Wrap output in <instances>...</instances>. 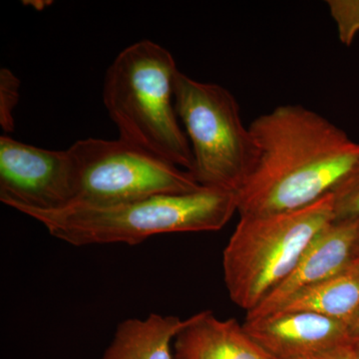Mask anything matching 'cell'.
<instances>
[{
    "instance_id": "7a4b0ae2",
    "label": "cell",
    "mask_w": 359,
    "mask_h": 359,
    "mask_svg": "<svg viewBox=\"0 0 359 359\" xmlns=\"http://www.w3.org/2000/svg\"><path fill=\"white\" fill-rule=\"evenodd\" d=\"M238 212L237 195L205 188L153 196L109 207L69 205L55 211L22 210L52 237L75 247L136 245L154 236L219 231Z\"/></svg>"
},
{
    "instance_id": "2e32d148",
    "label": "cell",
    "mask_w": 359,
    "mask_h": 359,
    "mask_svg": "<svg viewBox=\"0 0 359 359\" xmlns=\"http://www.w3.org/2000/svg\"><path fill=\"white\" fill-rule=\"evenodd\" d=\"M297 359H359V334H349L321 353Z\"/></svg>"
},
{
    "instance_id": "7c38bea8",
    "label": "cell",
    "mask_w": 359,
    "mask_h": 359,
    "mask_svg": "<svg viewBox=\"0 0 359 359\" xmlns=\"http://www.w3.org/2000/svg\"><path fill=\"white\" fill-rule=\"evenodd\" d=\"M359 309V261L301 290L276 311H311L348 321Z\"/></svg>"
},
{
    "instance_id": "52a82bcc",
    "label": "cell",
    "mask_w": 359,
    "mask_h": 359,
    "mask_svg": "<svg viewBox=\"0 0 359 359\" xmlns=\"http://www.w3.org/2000/svg\"><path fill=\"white\" fill-rule=\"evenodd\" d=\"M76 173L69 150H49L0 137V201L18 212L72 205Z\"/></svg>"
},
{
    "instance_id": "3957f363",
    "label": "cell",
    "mask_w": 359,
    "mask_h": 359,
    "mask_svg": "<svg viewBox=\"0 0 359 359\" xmlns=\"http://www.w3.org/2000/svg\"><path fill=\"white\" fill-rule=\"evenodd\" d=\"M178 71L165 47L135 42L106 71L103 102L119 139L191 173L192 150L175 108Z\"/></svg>"
},
{
    "instance_id": "5b68a950",
    "label": "cell",
    "mask_w": 359,
    "mask_h": 359,
    "mask_svg": "<svg viewBox=\"0 0 359 359\" xmlns=\"http://www.w3.org/2000/svg\"><path fill=\"white\" fill-rule=\"evenodd\" d=\"M175 108L192 150L191 174L205 188L237 194L249 172L252 141L228 89L205 83L178 71Z\"/></svg>"
},
{
    "instance_id": "8fae6325",
    "label": "cell",
    "mask_w": 359,
    "mask_h": 359,
    "mask_svg": "<svg viewBox=\"0 0 359 359\" xmlns=\"http://www.w3.org/2000/svg\"><path fill=\"white\" fill-rule=\"evenodd\" d=\"M186 323L178 316L158 313L127 318L118 325L101 359H174L172 344Z\"/></svg>"
},
{
    "instance_id": "277c9868",
    "label": "cell",
    "mask_w": 359,
    "mask_h": 359,
    "mask_svg": "<svg viewBox=\"0 0 359 359\" xmlns=\"http://www.w3.org/2000/svg\"><path fill=\"white\" fill-rule=\"evenodd\" d=\"M334 219L332 194L301 209L240 217L223 252L231 301L254 311L292 273L314 236Z\"/></svg>"
},
{
    "instance_id": "8992f818",
    "label": "cell",
    "mask_w": 359,
    "mask_h": 359,
    "mask_svg": "<svg viewBox=\"0 0 359 359\" xmlns=\"http://www.w3.org/2000/svg\"><path fill=\"white\" fill-rule=\"evenodd\" d=\"M68 150L76 173L70 205L109 207L202 188L190 172L121 139H82Z\"/></svg>"
},
{
    "instance_id": "ba28073f",
    "label": "cell",
    "mask_w": 359,
    "mask_h": 359,
    "mask_svg": "<svg viewBox=\"0 0 359 359\" xmlns=\"http://www.w3.org/2000/svg\"><path fill=\"white\" fill-rule=\"evenodd\" d=\"M358 237L359 219H332L314 236L287 278L245 320L276 313L297 292L346 268L355 257Z\"/></svg>"
},
{
    "instance_id": "ac0fdd59",
    "label": "cell",
    "mask_w": 359,
    "mask_h": 359,
    "mask_svg": "<svg viewBox=\"0 0 359 359\" xmlns=\"http://www.w3.org/2000/svg\"><path fill=\"white\" fill-rule=\"evenodd\" d=\"M22 4H27V6H32L36 11H43L45 7L51 6L53 2L45 1V0H29V1H22Z\"/></svg>"
},
{
    "instance_id": "5bb4252c",
    "label": "cell",
    "mask_w": 359,
    "mask_h": 359,
    "mask_svg": "<svg viewBox=\"0 0 359 359\" xmlns=\"http://www.w3.org/2000/svg\"><path fill=\"white\" fill-rule=\"evenodd\" d=\"M327 4L337 23L340 42L351 46L359 32V0H330Z\"/></svg>"
},
{
    "instance_id": "d6986e66",
    "label": "cell",
    "mask_w": 359,
    "mask_h": 359,
    "mask_svg": "<svg viewBox=\"0 0 359 359\" xmlns=\"http://www.w3.org/2000/svg\"><path fill=\"white\" fill-rule=\"evenodd\" d=\"M354 259H358V261H359V237L358 241V245H356L355 257H354Z\"/></svg>"
},
{
    "instance_id": "4fadbf2b",
    "label": "cell",
    "mask_w": 359,
    "mask_h": 359,
    "mask_svg": "<svg viewBox=\"0 0 359 359\" xmlns=\"http://www.w3.org/2000/svg\"><path fill=\"white\" fill-rule=\"evenodd\" d=\"M330 194L334 219H359V159Z\"/></svg>"
},
{
    "instance_id": "e0dca14e",
    "label": "cell",
    "mask_w": 359,
    "mask_h": 359,
    "mask_svg": "<svg viewBox=\"0 0 359 359\" xmlns=\"http://www.w3.org/2000/svg\"><path fill=\"white\" fill-rule=\"evenodd\" d=\"M349 332L351 334H359V309L356 313L351 316V320L347 321Z\"/></svg>"
},
{
    "instance_id": "30bf717a",
    "label": "cell",
    "mask_w": 359,
    "mask_h": 359,
    "mask_svg": "<svg viewBox=\"0 0 359 359\" xmlns=\"http://www.w3.org/2000/svg\"><path fill=\"white\" fill-rule=\"evenodd\" d=\"M174 359H271L238 320H219L212 311L187 318L174 341Z\"/></svg>"
},
{
    "instance_id": "6da1fadb",
    "label": "cell",
    "mask_w": 359,
    "mask_h": 359,
    "mask_svg": "<svg viewBox=\"0 0 359 359\" xmlns=\"http://www.w3.org/2000/svg\"><path fill=\"white\" fill-rule=\"evenodd\" d=\"M249 130L252 163L236 194L240 217L313 204L332 193L359 159L358 143L304 106H278Z\"/></svg>"
},
{
    "instance_id": "9c48e42d",
    "label": "cell",
    "mask_w": 359,
    "mask_h": 359,
    "mask_svg": "<svg viewBox=\"0 0 359 359\" xmlns=\"http://www.w3.org/2000/svg\"><path fill=\"white\" fill-rule=\"evenodd\" d=\"M243 325L271 359H297L321 353L351 334L346 321L311 311H276L245 320Z\"/></svg>"
},
{
    "instance_id": "9a60e30c",
    "label": "cell",
    "mask_w": 359,
    "mask_h": 359,
    "mask_svg": "<svg viewBox=\"0 0 359 359\" xmlns=\"http://www.w3.org/2000/svg\"><path fill=\"white\" fill-rule=\"evenodd\" d=\"M20 80L13 71L2 67L0 69V126L4 133L14 131V109L20 101Z\"/></svg>"
}]
</instances>
